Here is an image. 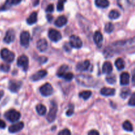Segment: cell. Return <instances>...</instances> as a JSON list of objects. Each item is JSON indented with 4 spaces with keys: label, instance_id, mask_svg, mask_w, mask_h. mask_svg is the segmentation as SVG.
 Returning <instances> with one entry per match:
<instances>
[{
    "label": "cell",
    "instance_id": "obj_1",
    "mask_svg": "<svg viewBox=\"0 0 135 135\" xmlns=\"http://www.w3.org/2000/svg\"><path fill=\"white\" fill-rule=\"evenodd\" d=\"M135 47V37L131 39L127 40L125 41H119L112 44L105 48L104 51V55L105 57H112V55L117 52L130 50Z\"/></svg>",
    "mask_w": 135,
    "mask_h": 135
},
{
    "label": "cell",
    "instance_id": "obj_2",
    "mask_svg": "<svg viewBox=\"0 0 135 135\" xmlns=\"http://www.w3.org/2000/svg\"><path fill=\"white\" fill-rule=\"evenodd\" d=\"M76 80L79 84L86 87L94 86L96 83V80L93 76L86 75H77L76 76Z\"/></svg>",
    "mask_w": 135,
    "mask_h": 135
},
{
    "label": "cell",
    "instance_id": "obj_3",
    "mask_svg": "<svg viewBox=\"0 0 135 135\" xmlns=\"http://www.w3.org/2000/svg\"><path fill=\"white\" fill-rule=\"evenodd\" d=\"M21 113L15 109H10L5 113V117L10 122L14 123L21 118Z\"/></svg>",
    "mask_w": 135,
    "mask_h": 135
},
{
    "label": "cell",
    "instance_id": "obj_4",
    "mask_svg": "<svg viewBox=\"0 0 135 135\" xmlns=\"http://www.w3.org/2000/svg\"><path fill=\"white\" fill-rule=\"evenodd\" d=\"M0 54H1V57L7 63L13 62L15 59V57L14 53L11 51L10 50L7 48L2 49Z\"/></svg>",
    "mask_w": 135,
    "mask_h": 135
},
{
    "label": "cell",
    "instance_id": "obj_5",
    "mask_svg": "<svg viewBox=\"0 0 135 135\" xmlns=\"http://www.w3.org/2000/svg\"><path fill=\"white\" fill-rule=\"evenodd\" d=\"M57 112V105L55 102H51L50 112L47 116V120L48 121V122L51 123L55 121V118H56Z\"/></svg>",
    "mask_w": 135,
    "mask_h": 135
},
{
    "label": "cell",
    "instance_id": "obj_6",
    "mask_svg": "<svg viewBox=\"0 0 135 135\" xmlns=\"http://www.w3.org/2000/svg\"><path fill=\"white\" fill-rule=\"evenodd\" d=\"M40 92L44 96H49L51 95L54 92L53 87L50 83H46L40 88Z\"/></svg>",
    "mask_w": 135,
    "mask_h": 135
},
{
    "label": "cell",
    "instance_id": "obj_7",
    "mask_svg": "<svg viewBox=\"0 0 135 135\" xmlns=\"http://www.w3.org/2000/svg\"><path fill=\"white\" fill-rule=\"evenodd\" d=\"M28 63V58L25 55H22L17 59V65L20 67H22L25 71H27Z\"/></svg>",
    "mask_w": 135,
    "mask_h": 135
},
{
    "label": "cell",
    "instance_id": "obj_8",
    "mask_svg": "<svg viewBox=\"0 0 135 135\" xmlns=\"http://www.w3.org/2000/svg\"><path fill=\"white\" fill-rule=\"evenodd\" d=\"M48 36L49 38L51 41L55 42L59 41L62 38V36L61 34V33L58 30L54 28L50 29V30L48 32Z\"/></svg>",
    "mask_w": 135,
    "mask_h": 135
},
{
    "label": "cell",
    "instance_id": "obj_9",
    "mask_svg": "<svg viewBox=\"0 0 135 135\" xmlns=\"http://www.w3.org/2000/svg\"><path fill=\"white\" fill-rule=\"evenodd\" d=\"M70 45L75 48H80L83 46V42L77 36L71 35L70 37Z\"/></svg>",
    "mask_w": 135,
    "mask_h": 135
},
{
    "label": "cell",
    "instance_id": "obj_10",
    "mask_svg": "<svg viewBox=\"0 0 135 135\" xmlns=\"http://www.w3.org/2000/svg\"><path fill=\"white\" fill-rule=\"evenodd\" d=\"M30 33L28 31H23L21 34L20 36V43L22 46H28L29 42H30Z\"/></svg>",
    "mask_w": 135,
    "mask_h": 135
},
{
    "label": "cell",
    "instance_id": "obj_11",
    "mask_svg": "<svg viewBox=\"0 0 135 135\" xmlns=\"http://www.w3.org/2000/svg\"><path fill=\"white\" fill-rule=\"evenodd\" d=\"M22 86V83L21 81L16 80H12L9 81V89L12 92H17Z\"/></svg>",
    "mask_w": 135,
    "mask_h": 135
},
{
    "label": "cell",
    "instance_id": "obj_12",
    "mask_svg": "<svg viewBox=\"0 0 135 135\" xmlns=\"http://www.w3.org/2000/svg\"><path fill=\"white\" fill-rule=\"evenodd\" d=\"M15 38V32L13 29H9L5 34L3 41L6 44H10L14 41Z\"/></svg>",
    "mask_w": 135,
    "mask_h": 135
},
{
    "label": "cell",
    "instance_id": "obj_13",
    "mask_svg": "<svg viewBox=\"0 0 135 135\" xmlns=\"http://www.w3.org/2000/svg\"><path fill=\"white\" fill-rule=\"evenodd\" d=\"M90 67V62L89 60H85L84 61L80 62L76 65V69L77 71H88Z\"/></svg>",
    "mask_w": 135,
    "mask_h": 135
},
{
    "label": "cell",
    "instance_id": "obj_14",
    "mask_svg": "<svg viewBox=\"0 0 135 135\" xmlns=\"http://www.w3.org/2000/svg\"><path fill=\"white\" fill-rule=\"evenodd\" d=\"M47 74V71L45 70H40L32 75L30 77V79L32 81H38V80H40V79H43L45 76H46Z\"/></svg>",
    "mask_w": 135,
    "mask_h": 135
},
{
    "label": "cell",
    "instance_id": "obj_15",
    "mask_svg": "<svg viewBox=\"0 0 135 135\" xmlns=\"http://www.w3.org/2000/svg\"><path fill=\"white\" fill-rule=\"evenodd\" d=\"M94 41L95 44L97 45L98 47H100L102 46L103 40H104V38H103V35L100 31H96L94 34Z\"/></svg>",
    "mask_w": 135,
    "mask_h": 135
},
{
    "label": "cell",
    "instance_id": "obj_16",
    "mask_svg": "<svg viewBox=\"0 0 135 135\" xmlns=\"http://www.w3.org/2000/svg\"><path fill=\"white\" fill-rule=\"evenodd\" d=\"M47 40L44 38H42V39H40L37 42L36 46H37V48L40 51H45L47 48Z\"/></svg>",
    "mask_w": 135,
    "mask_h": 135
},
{
    "label": "cell",
    "instance_id": "obj_17",
    "mask_svg": "<svg viewBox=\"0 0 135 135\" xmlns=\"http://www.w3.org/2000/svg\"><path fill=\"white\" fill-rule=\"evenodd\" d=\"M24 127V123L23 122H18L17 123L14 124L9 127V131L11 133H15L17 132L22 130Z\"/></svg>",
    "mask_w": 135,
    "mask_h": 135
},
{
    "label": "cell",
    "instance_id": "obj_18",
    "mask_svg": "<svg viewBox=\"0 0 135 135\" xmlns=\"http://www.w3.org/2000/svg\"><path fill=\"white\" fill-rule=\"evenodd\" d=\"M130 80V75L127 72H124L121 74L120 76V83L121 85H127L129 83Z\"/></svg>",
    "mask_w": 135,
    "mask_h": 135
},
{
    "label": "cell",
    "instance_id": "obj_19",
    "mask_svg": "<svg viewBox=\"0 0 135 135\" xmlns=\"http://www.w3.org/2000/svg\"><path fill=\"white\" fill-rule=\"evenodd\" d=\"M100 93H101L102 95L105 96H113V95L115 94V90L114 88L104 87V88H102L101 89Z\"/></svg>",
    "mask_w": 135,
    "mask_h": 135
},
{
    "label": "cell",
    "instance_id": "obj_20",
    "mask_svg": "<svg viewBox=\"0 0 135 135\" xmlns=\"http://www.w3.org/2000/svg\"><path fill=\"white\" fill-rule=\"evenodd\" d=\"M67 22V18H66L65 16H60L58 17L55 21V25L57 27H62V26H65Z\"/></svg>",
    "mask_w": 135,
    "mask_h": 135
},
{
    "label": "cell",
    "instance_id": "obj_21",
    "mask_svg": "<svg viewBox=\"0 0 135 135\" xmlns=\"http://www.w3.org/2000/svg\"><path fill=\"white\" fill-rule=\"evenodd\" d=\"M112 71H113V67L112 63L109 61H105L102 66L103 73L105 74H109L112 73Z\"/></svg>",
    "mask_w": 135,
    "mask_h": 135
},
{
    "label": "cell",
    "instance_id": "obj_22",
    "mask_svg": "<svg viewBox=\"0 0 135 135\" xmlns=\"http://www.w3.org/2000/svg\"><path fill=\"white\" fill-rule=\"evenodd\" d=\"M37 17H38L37 12H32L26 19V22L30 25L36 23L37 22Z\"/></svg>",
    "mask_w": 135,
    "mask_h": 135
},
{
    "label": "cell",
    "instance_id": "obj_23",
    "mask_svg": "<svg viewBox=\"0 0 135 135\" xmlns=\"http://www.w3.org/2000/svg\"><path fill=\"white\" fill-rule=\"evenodd\" d=\"M117 2L119 7L123 10L128 9L131 5V2L129 0H117Z\"/></svg>",
    "mask_w": 135,
    "mask_h": 135
},
{
    "label": "cell",
    "instance_id": "obj_24",
    "mask_svg": "<svg viewBox=\"0 0 135 135\" xmlns=\"http://www.w3.org/2000/svg\"><path fill=\"white\" fill-rule=\"evenodd\" d=\"M95 4L98 7L106 8L109 5L108 0H95Z\"/></svg>",
    "mask_w": 135,
    "mask_h": 135
},
{
    "label": "cell",
    "instance_id": "obj_25",
    "mask_svg": "<svg viewBox=\"0 0 135 135\" xmlns=\"http://www.w3.org/2000/svg\"><path fill=\"white\" fill-rule=\"evenodd\" d=\"M68 68V66L66 65H61L59 69H58L57 72V75L59 77H63V76H64L65 74L67 73Z\"/></svg>",
    "mask_w": 135,
    "mask_h": 135
},
{
    "label": "cell",
    "instance_id": "obj_26",
    "mask_svg": "<svg viewBox=\"0 0 135 135\" xmlns=\"http://www.w3.org/2000/svg\"><path fill=\"white\" fill-rule=\"evenodd\" d=\"M36 109L37 113H38L40 115H45L46 113V111H47L46 107H45L43 104H38V105H36Z\"/></svg>",
    "mask_w": 135,
    "mask_h": 135
},
{
    "label": "cell",
    "instance_id": "obj_27",
    "mask_svg": "<svg viewBox=\"0 0 135 135\" xmlns=\"http://www.w3.org/2000/svg\"><path fill=\"white\" fill-rule=\"evenodd\" d=\"M115 64L117 69L119 70V71L123 70L125 68V62H124V60L122 58H118V59H116Z\"/></svg>",
    "mask_w": 135,
    "mask_h": 135
},
{
    "label": "cell",
    "instance_id": "obj_28",
    "mask_svg": "<svg viewBox=\"0 0 135 135\" xmlns=\"http://www.w3.org/2000/svg\"><path fill=\"white\" fill-rule=\"evenodd\" d=\"M123 128L124 130H125L126 131L131 132L133 131V125L131 124V123L129 121H125V122L123 124Z\"/></svg>",
    "mask_w": 135,
    "mask_h": 135
},
{
    "label": "cell",
    "instance_id": "obj_29",
    "mask_svg": "<svg viewBox=\"0 0 135 135\" xmlns=\"http://www.w3.org/2000/svg\"><path fill=\"white\" fill-rule=\"evenodd\" d=\"M91 96H92V92L90 90L83 91V92H80V94H79V96L85 100L90 98V97Z\"/></svg>",
    "mask_w": 135,
    "mask_h": 135
},
{
    "label": "cell",
    "instance_id": "obj_30",
    "mask_svg": "<svg viewBox=\"0 0 135 135\" xmlns=\"http://www.w3.org/2000/svg\"><path fill=\"white\" fill-rule=\"evenodd\" d=\"M120 17V13L117 10H112L109 13V18L112 20L117 19Z\"/></svg>",
    "mask_w": 135,
    "mask_h": 135
},
{
    "label": "cell",
    "instance_id": "obj_31",
    "mask_svg": "<svg viewBox=\"0 0 135 135\" xmlns=\"http://www.w3.org/2000/svg\"><path fill=\"white\" fill-rule=\"evenodd\" d=\"M131 93V90L129 89V88H125L121 91V94H120V96L122 98L126 99L128 96H129Z\"/></svg>",
    "mask_w": 135,
    "mask_h": 135
},
{
    "label": "cell",
    "instance_id": "obj_32",
    "mask_svg": "<svg viewBox=\"0 0 135 135\" xmlns=\"http://www.w3.org/2000/svg\"><path fill=\"white\" fill-rule=\"evenodd\" d=\"M114 30V26L112 22H108L105 26V31L107 33H112Z\"/></svg>",
    "mask_w": 135,
    "mask_h": 135
},
{
    "label": "cell",
    "instance_id": "obj_33",
    "mask_svg": "<svg viewBox=\"0 0 135 135\" xmlns=\"http://www.w3.org/2000/svg\"><path fill=\"white\" fill-rule=\"evenodd\" d=\"M106 80L109 84H114L116 82V77L115 75H108L106 76Z\"/></svg>",
    "mask_w": 135,
    "mask_h": 135
},
{
    "label": "cell",
    "instance_id": "obj_34",
    "mask_svg": "<svg viewBox=\"0 0 135 135\" xmlns=\"http://www.w3.org/2000/svg\"><path fill=\"white\" fill-rule=\"evenodd\" d=\"M67 1V0H58L57 9L59 11H61L64 9V4Z\"/></svg>",
    "mask_w": 135,
    "mask_h": 135
},
{
    "label": "cell",
    "instance_id": "obj_35",
    "mask_svg": "<svg viewBox=\"0 0 135 135\" xmlns=\"http://www.w3.org/2000/svg\"><path fill=\"white\" fill-rule=\"evenodd\" d=\"M12 4L11 3V0H7L4 5L2 7H0V11H4V10H7L9 8L11 7Z\"/></svg>",
    "mask_w": 135,
    "mask_h": 135
},
{
    "label": "cell",
    "instance_id": "obj_36",
    "mask_svg": "<svg viewBox=\"0 0 135 135\" xmlns=\"http://www.w3.org/2000/svg\"><path fill=\"white\" fill-rule=\"evenodd\" d=\"M0 70L3 72L7 73L10 70V66L7 64H1L0 65Z\"/></svg>",
    "mask_w": 135,
    "mask_h": 135
},
{
    "label": "cell",
    "instance_id": "obj_37",
    "mask_svg": "<svg viewBox=\"0 0 135 135\" xmlns=\"http://www.w3.org/2000/svg\"><path fill=\"white\" fill-rule=\"evenodd\" d=\"M74 77L73 74L71 73H66L64 75V76H63V78H64L67 81H70L73 79V78Z\"/></svg>",
    "mask_w": 135,
    "mask_h": 135
},
{
    "label": "cell",
    "instance_id": "obj_38",
    "mask_svg": "<svg viewBox=\"0 0 135 135\" xmlns=\"http://www.w3.org/2000/svg\"><path fill=\"white\" fill-rule=\"evenodd\" d=\"M128 104H129V105H131V106H135V92H134V93L131 95Z\"/></svg>",
    "mask_w": 135,
    "mask_h": 135
},
{
    "label": "cell",
    "instance_id": "obj_39",
    "mask_svg": "<svg viewBox=\"0 0 135 135\" xmlns=\"http://www.w3.org/2000/svg\"><path fill=\"white\" fill-rule=\"evenodd\" d=\"M74 113V105H72V104H71V105H69V109L67 111V112H66V115H67V116H71Z\"/></svg>",
    "mask_w": 135,
    "mask_h": 135
},
{
    "label": "cell",
    "instance_id": "obj_40",
    "mask_svg": "<svg viewBox=\"0 0 135 135\" xmlns=\"http://www.w3.org/2000/svg\"><path fill=\"white\" fill-rule=\"evenodd\" d=\"M54 5L53 4H50L47 6L46 9V11L47 13H51V12L54 11Z\"/></svg>",
    "mask_w": 135,
    "mask_h": 135
},
{
    "label": "cell",
    "instance_id": "obj_41",
    "mask_svg": "<svg viewBox=\"0 0 135 135\" xmlns=\"http://www.w3.org/2000/svg\"><path fill=\"white\" fill-rule=\"evenodd\" d=\"M58 134H62V135H68V134H71V131H70L69 129H64V130L61 131L59 132L58 133Z\"/></svg>",
    "mask_w": 135,
    "mask_h": 135
},
{
    "label": "cell",
    "instance_id": "obj_42",
    "mask_svg": "<svg viewBox=\"0 0 135 135\" xmlns=\"http://www.w3.org/2000/svg\"><path fill=\"white\" fill-rule=\"evenodd\" d=\"M88 134L89 135H98L100 134L98 131H97L96 130H92L90 131H89L88 133Z\"/></svg>",
    "mask_w": 135,
    "mask_h": 135
},
{
    "label": "cell",
    "instance_id": "obj_43",
    "mask_svg": "<svg viewBox=\"0 0 135 135\" xmlns=\"http://www.w3.org/2000/svg\"><path fill=\"white\" fill-rule=\"evenodd\" d=\"M21 1H22V0H11V3L12 5H15L19 4L21 2Z\"/></svg>",
    "mask_w": 135,
    "mask_h": 135
},
{
    "label": "cell",
    "instance_id": "obj_44",
    "mask_svg": "<svg viewBox=\"0 0 135 135\" xmlns=\"http://www.w3.org/2000/svg\"><path fill=\"white\" fill-rule=\"evenodd\" d=\"M6 127V124L3 120H0V129H5Z\"/></svg>",
    "mask_w": 135,
    "mask_h": 135
},
{
    "label": "cell",
    "instance_id": "obj_45",
    "mask_svg": "<svg viewBox=\"0 0 135 135\" xmlns=\"http://www.w3.org/2000/svg\"><path fill=\"white\" fill-rule=\"evenodd\" d=\"M132 82H133V84L135 86V69L133 72V76H132Z\"/></svg>",
    "mask_w": 135,
    "mask_h": 135
},
{
    "label": "cell",
    "instance_id": "obj_46",
    "mask_svg": "<svg viewBox=\"0 0 135 135\" xmlns=\"http://www.w3.org/2000/svg\"><path fill=\"white\" fill-rule=\"evenodd\" d=\"M47 61V58L46 57H41L40 59V61L41 62V63H45V62Z\"/></svg>",
    "mask_w": 135,
    "mask_h": 135
},
{
    "label": "cell",
    "instance_id": "obj_47",
    "mask_svg": "<svg viewBox=\"0 0 135 135\" xmlns=\"http://www.w3.org/2000/svg\"><path fill=\"white\" fill-rule=\"evenodd\" d=\"M47 19H48L49 21H52L53 17L51 15H47Z\"/></svg>",
    "mask_w": 135,
    "mask_h": 135
},
{
    "label": "cell",
    "instance_id": "obj_48",
    "mask_svg": "<svg viewBox=\"0 0 135 135\" xmlns=\"http://www.w3.org/2000/svg\"><path fill=\"white\" fill-rule=\"evenodd\" d=\"M39 1H40V0H34V6L38 5V3H39Z\"/></svg>",
    "mask_w": 135,
    "mask_h": 135
},
{
    "label": "cell",
    "instance_id": "obj_49",
    "mask_svg": "<svg viewBox=\"0 0 135 135\" xmlns=\"http://www.w3.org/2000/svg\"><path fill=\"white\" fill-rule=\"evenodd\" d=\"M69 44H65V46H64V47H67V49H66V51H67V50L69 51L70 50V48H69Z\"/></svg>",
    "mask_w": 135,
    "mask_h": 135
},
{
    "label": "cell",
    "instance_id": "obj_50",
    "mask_svg": "<svg viewBox=\"0 0 135 135\" xmlns=\"http://www.w3.org/2000/svg\"><path fill=\"white\" fill-rule=\"evenodd\" d=\"M3 94H4V92H3V90L0 91V100H1V98L3 97Z\"/></svg>",
    "mask_w": 135,
    "mask_h": 135
}]
</instances>
